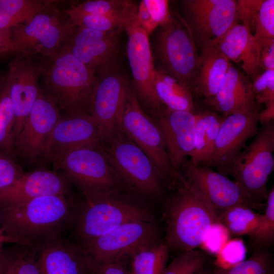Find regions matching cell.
Listing matches in <instances>:
<instances>
[{"instance_id": "cell-1", "label": "cell", "mask_w": 274, "mask_h": 274, "mask_svg": "<svg viewBox=\"0 0 274 274\" xmlns=\"http://www.w3.org/2000/svg\"><path fill=\"white\" fill-rule=\"evenodd\" d=\"M74 198L48 195L24 204L0 206V225L9 243L37 251L50 242L64 237L70 230Z\"/></svg>"}, {"instance_id": "cell-2", "label": "cell", "mask_w": 274, "mask_h": 274, "mask_svg": "<svg viewBox=\"0 0 274 274\" xmlns=\"http://www.w3.org/2000/svg\"><path fill=\"white\" fill-rule=\"evenodd\" d=\"M41 78L43 89L60 112L90 115L97 75L64 45L52 56L42 58Z\"/></svg>"}, {"instance_id": "cell-3", "label": "cell", "mask_w": 274, "mask_h": 274, "mask_svg": "<svg viewBox=\"0 0 274 274\" xmlns=\"http://www.w3.org/2000/svg\"><path fill=\"white\" fill-rule=\"evenodd\" d=\"M173 186L176 190L165 206V243L169 249L180 253L195 250L220 220L180 173Z\"/></svg>"}, {"instance_id": "cell-4", "label": "cell", "mask_w": 274, "mask_h": 274, "mask_svg": "<svg viewBox=\"0 0 274 274\" xmlns=\"http://www.w3.org/2000/svg\"><path fill=\"white\" fill-rule=\"evenodd\" d=\"M75 201L70 228L74 239L82 245L122 224L134 221H154L144 207L124 198L121 192L83 195Z\"/></svg>"}, {"instance_id": "cell-5", "label": "cell", "mask_w": 274, "mask_h": 274, "mask_svg": "<svg viewBox=\"0 0 274 274\" xmlns=\"http://www.w3.org/2000/svg\"><path fill=\"white\" fill-rule=\"evenodd\" d=\"M155 30L151 48L155 71L181 81L193 93L200 55L183 19L172 14Z\"/></svg>"}, {"instance_id": "cell-6", "label": "cell", "mask_w": 274, "mask_h": 274, "mask_svg": "<svg viewBox=\"0 0 274 274\" xmlns=\"http://www.w3.org/2000/svg\"><path fill=\"white\" fill-rule=\"evenodd\" d=\"M102 145L125 188L149 198L162 196L166 184L147 155L119 130Z\"/></svg>"}, {"instance_id": "cell-7", "label": "cell", "mask_w": 274, "mask_h": 274, "mask_svg": "<svg viewBox=\"0 0 274 274\" xmlns=\"http://www.w3.org/2000/svg\"><path fill=\"white\" fill-rule=\"evenodd\" d=\"M76 25L65 10L52 5L11 29V54L46 58L56 54Z\"/></svg>"}, {"instance_id": "cell-8", "label": "cell", "mask_w": 274, "mask_h": 274, "mask_svg": "<svg viewBox=\"0 0 274 274\" xmlns=\"http://www.w3.org/2000/svg\"><path fill=\"white\" fill-rule=\"evenodd\" d=\"M273 121L261 125L246 145L219 173L230 176L255 200L267 198V183L274 169Z\"/></svg>"}, {"instance_id": "cell-9", "label": "cell", "mask_w": 274, "mask_h": 274, "mask_svg": "<svg viewBox=\"0 0 274 274\" xmlns=\"http://www.w3.org/2000/svg\"><path fill=\"white\" fill-rule=\"evenodd\" d=\"M54 167L83 195L121 192L125 188L102 143L69 151Z\"/></svg>"}, {"instance_id": "cell-10", "label": "cell", "mask_w": 274, "mask_h": 274, "mask_svg": "<svg viewBox=\"0 0 274 274\" xmlns=\"http://www.w3.org/2000/svg\"><path fill=\"white\" fill-rule=\"evenodd\" d=\"M121 130L147 155L165 183L172 186L179 172L170 164L158 125L142 109L130 83L121 118Z\"/></svg>"}, {"instance_id": "cell-11", "label": "cell", "mask_w": 274, "mask_h": 274, "mask_svg": "<svg viewBox=\"0 0 274 274\" xmlns=\"http://www.w3.org/2000/svg\"><path fill=\"white\" fill-rule=\"evenodd\" d=\"M187 184L203 199L219 217L226 211L237 206L252 209L261 207L235 181L215 171L211 166L185 162L182 166Z\"/></svg>"}, {"instance_id": "cell-12", "label": "cell", "mask_w": 274, "mask_h": 274, "mask_svg": "<svg viewBox=\"0 0 274 274\" xmlns=\"http://www.w3.org/2000/svg\"><path fill=\"white\" fill-rule=\"evenodd\" d=\"M127 36V56L132 78V88L144 111L155 120L164 107L155 89V69L149 36L136 16L124 28Z\"/></svg>"}, {"instance_id": "cell-13", "label": "cell", "mask_w": 274, "mask_h": 274, "mask_svg": "<svg viewBox=\"0 0 274 274\" xmlns=\"http://www.w3.org/2000/svg\"><path fill=\"white\" fill-rule=\"evenodd\" d=\"M154 221L139 220L119 225L80 245L96 263L124 261L142 247L158 242Z\"/></svg>"}, {"instance_id": "cell-14", "label": "cell", "mask_w": 274, "mask_h": 274, "mask_svg": "<svg viewBox=\"0 0 274 274\" xmlns=\"http://www.w3.org/2000/svg\"><path fill=\"white\" fill-rule=\"evenodd\" d=\"M181 6L180 16L198 50L216 42L239 22L235 0H183Z\"/></svg>"}, {"instance_id": "cell-15", "label": "cell", "mask_w": 274, "mask_h": 274, "mask_svg": "<svg viewBox=\"0 0 274 274\" xmlns=\"http://www.w3.org/2000/svg\"><path fill=\"white\" fill-rule=\"evenodd\" d=\"M90 115L98 125L102 142L121 130L129 82L114 65L98 72Z\"/></svg>"}, {"instance_id": "cell-16", "label": "cell", "mask_w": 274, "mask_h": 274, "mask_svg": "<svg viewBox=\"0 0 274 274\" xmlns=\"http://www.w3.org/2000/svg\"><path fill=\"white\" fill-rule=\"evenodd\" d=\"M60 115L57 106L41 88L14 141L13 153L30 160L43 157L50 135Z\"/></svg>"}, {"instance_id": "cell-17", "label": "cell", "mask_w": 274, "mask_h": 274, "mask_svg": "<svg viewBox=\"0 0 274 274\" xmlns=\"http://www.w3.org/2000/svg\"><path fill=\"white\" fill-rule=\"evenodd\" d=\"M42 63L40 57L22 55H16L10 62L6 79L15 116L14 141L40 93Z\"/></svg>"}, {"instance_id": "cell-18", "label": "cell", "mask_w": 274, "mask_h": 274, "mask_svg": "<svg viewBox=\"0 0 274 274\" xmlns=\"http://www.w3.org/2000/svg\"><path fill=\"white\" fill-rule=\"evenodd\" d=\"M100 143L102 138L99 128L90 115L61 113L50 135L43 157L55 166L69 151Z\"/></svg>"}, {"instance_id": "cell-19", "label": "cell", "mask_w": 274, "mask_h": 274, "mask_svg": "<svg viewBox=\"0 0 274 274\" xmlns=\"http://www.w3.org/2000/svg\"><path fill=\"white\" fill-rule=\"evenodd\" d=\"M260 112L258 108L223 116L213 151L205 165L216 167L219 172L227 165L257 134Z\"/></svg>"}, {"instance_id": "cell-20", "label": "cell", "mask_w": 274, "mask_h": 274, "mask_svg": "<svg viewBox=\"0 0 274 274\" xmlns=\"http://www.w3.org/2000/svg\"><path fill=\"white\" fill-rule=\"evenodd\" d=\"M71 185L59 172L45 168L34 170L23 174L11 186L0 190V206L22 204L48 195L73 198Z\"/></svg>"}, {"instance_id": "cell-21", "label": "cell", "mask_w": 274, "mask_h": 274, "mask_svg": "<svg viewBox=\"0 0 274 274\" xmlns=\"http://www.w3.org/2000/svg\"><path fill=\"white\" fill-rule=\"evenodd\" d=\"M195 111H174L164 107L154 120L163 137L170 164L179 172L195 148Z\"/></svg>"}, {"instance_id": "cell-22", "label": "cell", "mask_w": 274, "mask_h": 274, "mask_svg": "<svg viewBox=\"0 0 274 274\" xmlns=\"http://www.w3.org/2000/svg\"><path fill=\"white\" fill-rule=\"evenodd\" d=\"M36 261L40 274H93V260L78 244L65 236L40 247Z\"/></svg>"}, {"instance_id": "cell-23", "label": "cell", "mask_w": 274, "mask_h": 274, "mask_svg": "<svg viewBox=\"0 0 274 274\" xmlns=\"http://www.w3.org/2000/svg\"><path fill=\"white\" fill-rule=\"evenodd\" d=\"M212 44H215L231 62L239 66L252 82L262 72L260 63L261 45L242 24L235 23Z\"/></svg>"}, {"instance_id": "cell-24", "label": "cell", "mask_w": 274, "mask_h": 274, "mask_svg": "<svg viewBox=\"0 0 274 274\" xmlns=\"http://www.w3.org/2000/svg\"><path fill=\"white\" fill-rule=\"evenodd\" d=\"M207 105L222 116L251 112L259 108L253 95L252 81L232 63L216 95Z\"/></svg>"}, {"instance_id": "cell-25", "label": "cell", "mask_w": 274, "mask_h": 274, "mask_svg": "<svg viewBox=\"0 0 274 274\" xmlns=\"http://www.w3.org/2000/svg\"><path fill=\"white\" fill-rule=\"evenodd\" d=\"M200 51L193 92L207 104L216 95L232 63L215 44H209Z\"/></svg>"}, {"instance_id": "cell-26", "label": "cell", "mask_w": 274, "mask_h": 274, "mask_svg": "<svg viewBox=\"0 0 274 274\" xmlns=\"http://www.w3.org/2000/svg\"><path fill=\"white\" fill-rule=\"evenodd\" d=\"M120 33L86 45H63L74 56L96 73L114 65L119 47Z\"/></svg>"}, {"instance_id": "cell-27", "label": "cell", "mask_w": 274, "mask_h": 274, "mask_svg": "<svg viewBox=\"0 0 274 274\" xmlns=\"http://www.w3.org/2000/svg\"><path fill=\"white\" fill-rule=\"evenodd\" d=\"M195 148L189 160L206 164L213 151L223 116L212 110L196 112Z\"/></svg>"}, {"instance_id": "cell-28", "label": "cell", "mask_w": 274, "mask_h": 274, "mask_svg": "<svg viewBox=\"0 0 274 274\" xmlns=\"http://www.w3.org/2000/svg\"><path fill=\"white\" fill-rule=\"evenodd\" d=\"M154 84L157 96L163 107L174 111H194V94L186 85L157 71Z\"/></svg>"}, {"instance_id": "cell-29", "label": "cell", "mask_w": 274, "mask_h": 274, "mask_svg": "<svg viewBox=\"0 0 274 274\" xmlns=\"http://www.w3.org/2000/svg\"><path fill=\"white\" fill-rule=\"evenodd\" d=\"M169 249L160 241L145 245L130 257L131 274H162L168 257Z\"/></svg>"}, {"instance_id": "cell-30", "label": "cell", "mask_w": 274, "mask_h": 274, "mask_svg": "<svg viewBox=\"0 0 274 274\" xmlns=\"http://www.w3.org/2000/svg\"><path fill=\"white\" fill-rule=\"evenodd\" d=\"M138 5L128 0H89L78 3L66 10L79 14L115 16L124 15L137 11Z\"/></svg>"}, {"instance_id": "cell-31", "label": "cell", "mask_w": 274, "mask_h": 274, "mask_svg": "<svg viewBox=\"0 0 274 274\" xmlns=\"http://www.w3.org/2000/svg\"><path fill=\"white\" fill-rule=\"evenodd\" d=\"M253 210L245 206L235 207L223 213L219 219L230 233L251 236L257 228L262 215Z\"/></svg>"}, {"instance_id": "cell-32", "label": "cell", "mask_w": 274, "mask_h": 274, "mask_svg": "<svg viewBox=\"0 0 274 274\" xmlns=\"http://www.w3.org/2000/svg\"><path fill=\"white\" fill-rule=\"evenodd\" d=\"M252 88L257 104H264L265 109L260 112L261 125L274 119V70L262 72L252 82Z\"/></svg>"}, {"instance_id": "cell-33", "label": "cell", "mask_w": 274, "mask_h": 274, "mask_svg": "<svg viewBox=\"0 0 274 274\" xmlns=\"http://www.w3.org/2000/svg\"><path fill=\"white\" fill-rule=\"evenodd\" d=\"M14 123L9 86L5 79L0 94V150L9 156L14 151Z\"/></svg>"}, {"instance_id": "cell-34", "label": "cell", "mask_w": 274, "mask_h": 274, "mask_svg": "<svg viewBox=\"0 0 274 274\" xmlns=\"http://www.w3.org/2000/svg\"><path fill=\"white\" fill-rule=\"evenodd\" d=\"M211 274H274L273 256L264 249H259L247 259L227 268H217Z\"/></svg>"}, {"instance_id": "cell-35", "label": "cell", "mask_w": 274, "mask_h": 274, "mask_svg": "<svg viewBox=\"0 0 274 274\" xmlns=\"http://www.w3.org/2000/svg\"><path fill=\"white\" fill-rule=\"evenodd\" d=\"M66 12L76 26L87 27L102 31L123 29L128 22L136 16V12L115 16L79 14Z\"/></svg>"}, {"instance_id": "cell-36", "label": "cell", "mask_w": 274, "mask_h": 274, "mask_svg": "<svg viewBox=\"0 0 274 274\" xmlns=\"http://www.w3.org/2000/svg\"><path fill=\"white\" fill-rule=\"evenodd\" d=\"M56 1L0 0V8L6 11L19 24L32 18Z\"/></svg>"}, {"instance_id": "cell-37", "label": "cell", "mask_w": 274, "mask_h": 274, "mask_svg": "<svg viewBox=\"0 0 274 274\" xmlns=\"http://www.w3.org/2000/svg\"><path fill=\"white\" fill-rule=\"evenodd\" d=\"M4 249L9 261L8 274H40L36 264V250L19 245Z\"/></svg>"}, {"instance_id": "cell-38", "label": "cell", "mask_w": 274, "mask_h": 274, "mask_svg": "<svg viewBox=\"0 0 274 274\" xmlns=\"http://www.w3.org/2000/svg\"><path fill=\"white\" fill-rule=\"evenodd\" d=\"M254 244L259 249L272 245L274 241V187L268 190L265 212L259 224L250 236Z\"/></svg>"}, {"instance_id": "cell-39", "label": "cell", "mask_w": 274, "mask_h": 274, "mask_svg": "<svg viewBox=\"0 0 274 274\" xmlns=\"http://www.w3.org/2000/svg\"><path fill=\"white\" fill-rule=\"evenodd\" d=\"M204 262L203 254L196 249L180 253L162 274H196L203 268Z\"/></svg>"}, {"instance_id": "cell-40", "label": "cell", "mask_w": 274, "mask_h": 274, "mask_svg": "<svg viewBox=\"0 0 274 274\" xmlns=\"http://www.w3.org/2000/svg\"><path fill=\"white\" fill-rule=\"evenodd\" d=\"M253 35L259 43L263 40L274 39V0H263L255 20Z\"/></svg>"}, {"instance_id": "cell-41", "label": "cell", "mask_w": 274, "mask_h": 274, "mask_svg": "<svg viewBox=\"0 0 274 274\" xmlns=\"http://www.w3.org/2000/svg\"><path fill=\"white\" fill-rule=\"evenodd\" d=\"M246 252L243 240L229 239L217 253L216 264L221 268L233 266L245 260Z\"/></svg>"}, {"instance_id": "cell-42", "label": "cell", "mask_w": 274, "mask_h": 274, "mask_svg": "<svg viewBox=\"0 0 274 274\" xmlns=\"http://www.w3.org/2000/svg\"><path fill=\"white\" fill-rule=\"evenodd\" d=\"M123 29L102 31L87 27L76 26L73 33L64 45H84L98 42L117 33Z\"/></svg>"}, {"instance_id": "cell-43", "label": "cell", "mask_w": 274, "mask_h": 274, "mask_svg": "<svg viewBox=\"0 0 274 274\" xmlns=\"http://www.w3.org/2000/svg\"><path fill=\"white\" fill-rule=\"evenodd\" d=\"M230 233L222 223L217 222L208 230L200 247L210 253L217 255L229 239Z\"/></svg>"}, {"instance_id": "cell-44", "label": "cell", "mask_w": 274, "mask_h": 274, "mask_svg": "<svg viewBox=\"0 0 274 274\" xmlns=\"http://www.w3.org/2000/svg\"><path fill=\"white\" fill-rule=\"evenodd\" d=\"M142 2L147 11L153 31L170 18L172 14L169 11V1L142 0Z\"/></svg>"}, {"instance_id": "cell-45", "label": "cell", "mask_w": 274, "mask_h": 274, "mask_svg": "<svg viewBox=\"0 0 274 274\" xmlns=\"http://www.w3.org/2000/svg\"><path fill=\"white\" fill-rule=\"evenodd\" d=\"M263 0L236 1L238 21L253 34L255 20Z\"/></svg>"}, {"instance_id": "cell-46", "label": "cell", "mask_w": 274, "mask_h": 274, "mask_svg": "<svg viewBox=\"0 0 274 274\" xmlns=\"http://www.w3.org/2000/svg\"><path fill=\"white\" fill-rule=\"evenodd\" d=\"M23 174L9 156L0 150V190L11 186Z\"/></svg>"}, {"instance_id": "cell-47", "label": "cell", "mask_w": 274, "mask_h": 274, "mask_svg": "<svg viewBox=\"0 0 274 274\" xmlns=\"http://www.w3.org/2000/svg\"><path fill=\"white\" fill-rule=\"evenodd\" d=\"M260 63L262 71L274 70V39L262 40Z\"/></svg>"}, {"instance_id": "cell-48", "label": "cell", "mask_w": 274, "mask_h": 274, "mask_svg": "<svg viewBox=\"0 0 274 274\" xmlns=\"http://www.w3.org/2000/svg\"><path fill=\"white\" fill-rule=\"evenodd\" d=\"M94 263L93 274H131L124 261Z\"/></svg>"}, {"instance_id": "cell-49", "label": "cell", "mask_w": 274, "mask_h": 274, "mask_svg": "<svg viewBox=\"0 0 274 274\" xmlns=\"http://www.w3.org/2000/svg\"><path fill=\"white\" fill-rule=\"evenodd\" d=\"M12 49L11 29H0V53L11 54Z\"/></svg>"}, {"instance_id": "cell-50", "label": "cell", "mask_w": 274, "mask_h": 274, "mask_svg": "<svg viewBox=\"0 0 274 274\" xmlns=\"http://www.w3.org/2000/svg\"><path fill=\"white\" fill-rule=\"evenodd\" d=\"M19 23L6 11L0 8V29H11Z\"/></svg>"}, {"instance_id": "cell-51", "label": "cell", "mask_w": 274, "mask_h": 274, "mask_svg": "<svg viewBox=\"0 0 274 274\" xmlns=\"http://www.w3.org/2000/svg\"><path fill=\"white\" fill-rule=\"evenodd\" d=\"M4 244L0 242V274H8L9 261L5 251Z\"/></svg>"}, {"instance_id": "cell-52", "label": "cell", "mask_w": 274, "mask_h": 274, "mask_svg": "<svg viewBox=\"0 0 274 274\" xmlns=\"http://www.w3.org/2000/svg\"><path fill=\"white\" fill-rule=\"evenodd\" d=\"M0 220H1V216H0ZM0 242L3 243L4 244L8 243V239L3 235L2 230L1 228V225H0Z\"/></svg>"}, {"instance_id": "cell-53", "label": "cell", "mask_w": 274, "mask_h": 274, "mask_svg": "<svg viewBox=\"0 0 274 274\" xmlns=\"http://www.w3.org/2000/svg\"><path fill=\"white\" fill-rule=\"evenodd\" d=\"M202 274H211L210 271H208L207 270H205L203 269L202 270Z\"/></svg>"}]
</instances>
